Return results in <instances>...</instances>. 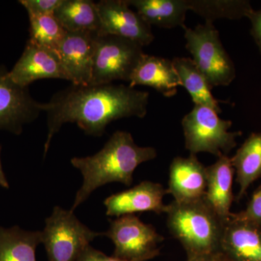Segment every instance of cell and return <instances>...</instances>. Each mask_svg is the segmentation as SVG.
I'll return each mask as SVG.
<instances>
[{
    "label": "cell",
    "instance_id": "1",
    "mask_svg": "<svg viewBox=\"0 0 261 261\" xmlns=\"http://www.w3.org/2000/svg\"><path fill=\"white\" fill-rule=\"evenodd\" d=\"M149 92L114 83L71 85L43 103L47 113L45 157L51 141L67 123H76L87 135L100 137L106 127L122 118H143L147 113Z\"/></svg>",
    "mask_w": 261,
    "mask_h": 261
},
{
    "label": "cell",
    "instance_id": "18",
    "mask_svg": "<svg viewBox=\"0 0 261 261\" xmlns=\"http://www.w3.org/2000/svg\"><path fill=\"white\" fill-rule=\"evenodd\" d=\"M130 7L152 27L185 29L187 12V0H126Z\"/></svg>",
    "mask_w": 261,
    "mask_h": 261
},
{
    "label": "cell",
    "instance_id": "31",
    "mask_svg": "<svg viewBox=\"0 0 261 261\" xmlns=\"http://www.w3.org/2000/svg\"><path fill=\"white\" fill-rule=\"evenodd\" d=\"M222 254V253H221ZM221 261H232L231 260H229V259H228L227 257H226L224 256V255L222 254V257H221Z\"/></svg>",
    "mask_w": 261,
    "mask_h": 261
},
{
    "label": "cell",
    "instance_id": "16",
    "mask_svg": "<svg viewBox=\"0 0 261 261\" xmlns=\"http://www.w3.org/2000/svg\"><path fill=\"white\" fill-rule=\"evenodd\" d=\"M221 252L232 261H261V228L230 218L225 226Z\"/></svg>",
    "mask_w": 261,
    "mask_h": 261
},
{
    "label": "cell",
    "instance_id": "21",
    "mask_svg": "<svg viewBox=\"0 0 261 261\" xmlns=\"http://www.w3.org/2000/svg\"><path fill=\"white\" fill-rule=\"evenodd\" d=\"M40 243L42 231L0 226V261H37L36 249Z\"/></svg>",
    "mask_w": 261,
    "mask_h": 261
},
{
    "label": "cell",
    "instance_id": "17",
    "mask_svg": "<svg viewBox=\"0 0 261 261\" xmlns=\"http://www.w3.org/2000/svg\"><path fill=\"white\" fill-rule=\"evenodd\" d=\"M234 172L231 159L227 155L221 156L207 167V188L204 198L225 223L229 221L231 214Z\"/></svg>",
    "mask_w": 261,
    "mask_h": 261
},
{
    "label": "cell",
    "instance_id": "19",
    "mask_svg": "<svg viewBox=\"0 0 261 261\" xmlns=\"http://www.w3.org/2000/svg\"><path fill=\"white\" fill-rule=\"evenodd\" d=\"M54 15L68 32H100L96 3L91 0H63Z\"/></svg>",
    "mask_w": 261,
    "mask_h": 261
},
{
    "label": "cell",
    "instance_id": "13",
    "mask_svg": "<svg viewBox=\"0 0 261 261\" xmlns=\"http://www.w3.org/2000/svg\"><path fill=\"white\" fill-rule=\"evenodd\" d=\"M168 194V189L164 188L161 184L149 181L141 182L129 190L107 197L104 201L106 215L118 218L137 213L166 214L168 205L163 203V198Z\"/></svg>",
    "mask_w": 261,
    "mask_h": 261
},
{
    "label": "cell",
    "instance_id": "22",
    "mask_svg": "<svg viewBox=\"0 0 261 261\" xmlns=\"http://www.w3.org/2000/svg\"><path fill=\"white\" fill-rule=\"evenodd\" d=\"M172 61L180 84L190 94L194 104L207 106L220 114L221 108L219 101L211 93L212 89L192 58H175Z\"/></svg>",
    "mask_w": 261,
    "mask_h": 261
},
{
    "label": "cell",
    "instance_id": "5",
    "mask_svg": "<svg viewBox=\"0 0 261 261\" xmlns=\"http://www.w3.org/2000/svg\"><path fill=\"white\" fill-rule=\"evenodd\" d=\"M185 148L190 154L208 152L220 158L237 145L241 132H229L232 122L222 119L212 108L195 105L181 121Z\"/></svg>",
    "mask_w": 261,
    "mask_h": 261
},
{
    "label": "cell",
    "instance_id": "7",
    "mask_svg": "<svg viewBox=\"0 0 261 261\" xmlns=\"http://www.w3.org/2000/svg\"><path fill=\"white\" fill-rule=\"evenodd\" d=\"M143 47L138 43L108 34H97L95 39L92 80L89 84L129 83L132 73L144 56Z\"/></svg>",
    "mask_w": 261,
    "mask_h": 261
},
{
    "label": "cell",
    "instance_id": "26",
    "mask_svg": "<svg viewBox=\"0 0 261 261\" xmlns=\"http://www.w3.org/2000/svg\"><path fill=\"white\" fill-rule=\"evenodd\" d=\"M63 0H21L19 2L29 15L54 14Z\"/></svg>",
    "mask_w": 261,
    "mask_h": 261
},
{
    "label": "cell",
    "instance_id": "11",
    "mask_svg": "<svg viewBox=\"0 0 261 261\" xmlns=\"http://www.w3.org/2000/svg\"><path fill=\"white\" fill-rule=\"evenodd\" d=\"M97 34L99 33L67 32L57 49L62 67L71 84H90Z\"/></svg>",
    "mask_w": 261,
    "mask_h": 261
},
{
    "label": "cell",
    "instance_id": "2",
    "mask_svg": "<svg viewBox=\"0 0 261 261\" xmlns=\"http://www.w3.org/2000/svg\"><path fill=\"white\" fill-rule=\"evenodd\" d=\"M157 155L154 147L137 145L129 132L117 130L94 155L73 158L70 163L80 170L84 181L70 211H74L94 190L107 184L118 182L130 186L136 168Z\"/></svg>",
    "mask_w": 261,
    "mask_h": 261
},
{
    "label": "cell",
    "instance_id": "29",
    "mask_svg": "<svg viewBox=\"0 0 261 261\" xmlns=\"http://www.w3.org/2000/svg\"><path fill=\"white\" fill-rule=\"evenodd\" d=\"M221 257H222L221 252H217V253L206 254V255L187 257V261H221Z\"/></svg>",
    "mask_w": 261,
    "mask_h": 261
},
{
    "label": "cell",
    "instance_id": "9",
    "mask_svg": "<svg viewBox=\"0 0 261 261\" xmlns=\"http://www.w3.org/2000/svg\"><path fill=\"white\" fill-rule=\"evenodd\" d=\"M99 19V34L118 36L138 43L142 47L153 42L152 28L133 10L126 0H102L96 3Z\"/></svg>",
    "mask_w": 261,
    "mask_h": 261
},
{
    "label": "cell",
    "instance_id": "14",
    "mask_svg": "<svg viewBox=\"0 0 261 261\" xmlns=\"http://www.w3.org/2000/svg\"><path fill=\"white\" fill-rule=\"evenodd\" d=\"M207 179V167L196 154L176 157L170 165L168 194L176 202L201 200L205 197Z\"/></svg>",
    "mask_w": 261,
    "mask_h": 261
},
{
    "label": "cell",
    "instance_id": "23",
    "mask_svg": "<svg viewBox=\"0 0 261 261\" xmlns=\"http://www.w3.org/2000/svg\"><path fill=\"white\" fill-rule=\"evenodd\" d=\"M187 3L189 10L212 23L219 19L238 20L247 18L253 10L246 0H187Z\"/></svg>",
    "mask_w": 261,
    "mask_h": 261
},
{
    "label": "cell",
    "instance_id": "10",
    "mask_svg": "<svg viewBox=\"0 0 261 261\" xmlns=\"http://www.w3.org/2000/svg\"><path fill=\"white\" fill-rule=\"evenodd\" d=\"M43 111V103L36 101L28 87L17 85L8 72L0 70V128L19 134L23 125L35 121Z\"/></svg>",
    "mask_w": 261,
    "mask_h": 261
},
{
    "label": "cell",
    "instance_id": "24",
    "mask_svg": "<svg viewBox=\"0 0 261 261\" xmlns=\"http://www.w3.org/2000/svg\"><path fill=\"white\" fill-rule=\"evenodd\" d=\"M30 42L56 51L64 39L66 31L54 14L29 15Z\"/></svg>",
    "mask_w": 261,
    "mask_h": 261
},
{
    "label": "cell",
    "instance_id": "27",
    "mask_svg": "<svg viewBox=\"0 0 261 261\" xmlns=\"http://www.w3.org/2000/svg\"><path fill=\"white\" fill-rule=\"evenodd\" d=\"M76 261H128L114 256H108L99 250H96L90 245L86 248Z\"/></svg>",
    "mask_w": 261,
    "mask_h": 261
},
{
    "label": "cell",
    "instance_id": "4",
    "mask_svg": "<svg viewBox=\"0 0 261 261\" xmlns=\"http://www.w3.org/2000/svg\"><path fill=\"white\" fill-rule=\"evenodd\" d=\"M184 30L187 49L211 88L229 85L236 78V70L214 23L205 21Z\"/></svg>",
    "mask_w": 261,
    "mask_h": 261
},
{
    "label": "cell",
    "instance_id": "12",
    "mask_svg": "<svg viewBox=\"0 0 261 261\" xmlns=\"http://www.w3.org/2000/svg\"><path fill=\"white\" fill-rule=\"evenodd\" d=\"M8 75L12 82L22 87H29L35 81L45 79L68 81L57 51L29 40Z\"/></svg>",
    "mask_w": 261,
    "mask_h": 261
},
{
    "label": "cell",
    "instance_id": "30",
    "mask_svg": "<svg viewBox=\"0 0 261 261\" xmlns=\"http://www.w3.org/2000/svg\"><path fill=\"white\" fill-rule=\"evenodd\" d=\"M0 152H1V147H0ZM0 186L7 189L9 188V184H8L6 176L3 172V167H2L1 159H0Z\"/></svg>",
    "mask_w": 261,
    "mask_h": 261
},
{
    "label": "cell",
    "instance_id": "3",
    "mask_svg": "<svg viewBox=\"0 0 261 261\" xmlns=\"http://www.w3.org/2000/svg\"><path fill=\"white\" fill-rule=\"evenodd\" d=\"M167 226L180 242L187 257L221 252L226 223L205 198L187 202L173 201L168 205Z\"/></svg>",
    "mask_w": 261,
    "mask_h": 261
},
{
    "label": "cell",
    "instance_id": "15",
    "mask_svg": "<svg viewBox=\"0 0 261 261\" xmlns=\"http://www.w3.org/2000/svg\"><path fill=\"white\" fill-rule=\"evenodd\" d=\"M128 86L151 87L165 97H172L181 86L173 61L161 57L144 54L135 71Z\"/></svg>",
    "mask_w": 261,
    "mask_h": 261
},
{
    "label": "cell",
    "instance_id": "20",
    "mask_svg": "<svg viewBox=\"0 0 261 261\" xmlns=\"http://www.w3.org/2000/svg\"><path fill=\"white\" fill-rule=\"evenodd\" d=\"M231 159L240 185V200L248 187L261 177V132L252 134Z\"/></svg>",
    "mask_w": 261,
    "mask_h": 261
},
{
    "label": "cell",
    "instance_id": "8",
    "mask_svg": "<svg viewBox=\"0 0 261 261\" xmlns=\"http://www.w3.org/2000/svg\"><path fill=\"white\" fill-rule=\"evenodd\" d=\"M109 222V228L102 236L114 244L113 256L128 261H147L159 255V244L164 238L152 225L145 224L135 215L120 216Z\"/></svg>",
    "mask_w": 261,
    "mask_h": 261
},
{
    "label": "cell",
    "instance_id": "28",
    "mask_svg": "<svg viewBox=\"0 0 261 261\" xmlns=\"http://www.w3.org/2000/svg\"><path fill=\"white\" fill-rule=\"evenodd\" d=\"M247 18L251 23L250 34L261 54V9L252 10L251 13L247 16Z\"/></svg>",
    "mask_w": 261,
    "mask_h": 261
},
{
    "label": "cell",
    "instance_id": "25",
    "mask_svg": "<svg viewBox=\"0 0 261 261\" xmlns=\"http://www.w3.org/2000/svg\"><path fill=\"white\" fill-rule=\"evenodd\" d=\"M230 218L261 228V185L252 194L247 208L238 214L231 213Z\"/></svg>",
    "mask_w": 261,
    "mask_h": 261
},
{
    "label": "cell",
    "instance_id": "6",
    "mask_svg": "<svg viewBox=\"0 0 261 261\" xmlns=\"http://www.w3.org/2000/svg\"><path fill=\"white\" fill-rule=\"evenodd\" d=\"M99 236L102 233L82 224L73 211L56 206L45 219L42 243L49 261H76L91 242Z\"/></svg>",
    "mask_w": 261,
    "mask_h": 261
}]
</instances>
